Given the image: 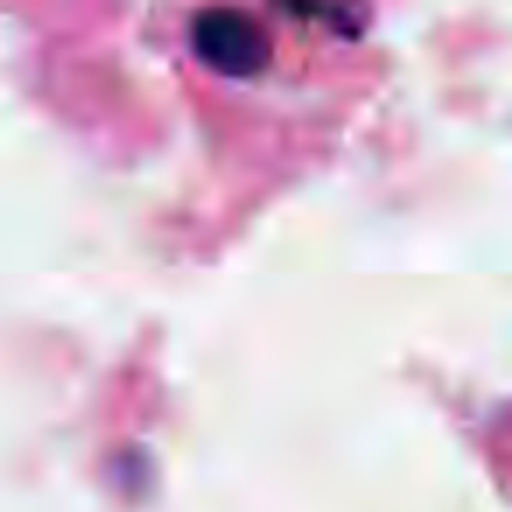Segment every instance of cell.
Wrapping results in <instances>:
<instances>
[{
	"instance_id": "1",
	"label": "cell",
	"mask_w": 512,
	"mask_h": 512,
	"mask_svg": "<svg viewBox=\"0 0 512 512\" xmlns=\"http://www.w3.org/2000/svg\"><path fill=\"white\" fill-rule=\"evenodd\" d=\"M193 46L204 64L228 78H249L267 60V39L239 11H204L193 22Z\"/></svg>"
}]
</instances>
